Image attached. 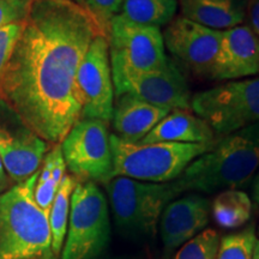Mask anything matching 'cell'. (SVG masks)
<instances>
[{
    "mask_svg": "<svg viewBox=\"0 0 259 259\" xmlns=\"http://www.w3.org/2000/svg\"><path fill=\"white\" fill-rule=\"evenodd\" d=\"M107 32L73 0H31L0 78V96L28 127L60 144L80 119L77 72L94 38Z\"/></svg>",
    "mask_w": 259,
    "mask_h": 259,
    "instance_id": "6da1fadb",
    "label": "cell"
},
{
    "mask_svg": "<svg viewBox=\"0 0 259 259\" xmlns=\"http://www.w3.org/2000/svg\"><path fill=\"white\" fill-rule=\"evenodd\" d=\"M259 169V121L223 137L193 160L177 180L178 193L240 190Z\"/></svg>",
    "mask_w": 259,
    "mask_h": 259,
    "instance_id": "7a4b0ae2",
    "label": "cell"
},
{
    "mask_svg": "<svg viewBox=\"0 0 259 259\" xmlns=\"http://www.w3.org/2000/svg\"><path fill=\"white\" fill-rule=\"evenodd\" d=\"M38 171L0 193V259H34L51 253L50 213L34 198Z\"/></svg>",
    "mask_w": 259,
    "mask_h": 259,
    "instance_id": "3957f363",
    "label": "cell"
},
{
    "mask_svg": "<svg viewBox=\"0 0 259 259\" xmlns=\"http://www.w3.org/2000/svg\"><path fill=\"white\" fill-rule=\"evenodd\" d=\"M213 143L139 144L111 135L113 178L124 177L154 184L171 183L191 162L210 150Z\"/></svg>",
    "mask_w": 259,
    "mask_h": 259,
    "instance_id": "277c9868",
    "label": "cell"
},
{
    "mask_svg": "<svg viewBox=\"0 0 259 259\" xmlns=\"http://www.w3.org/2000/svg\"><path fill=\"white\" fill-rule=\"evenodd\" d=\"M105 185L115 225L131 239L154 236L162 211L179 196L173 181L154 184L115 177Z\"/></svg>",
    "mask_w": 259,
    "mask_h": 259,
    "instance_id": "5b68a950",
    "label": "cell"
},
{
    "mask_svg": "<svg viewBox=\"0 0 259 259\" xmlns=\"http://www.w3.org/2000/svg\"><path fill=\"white\" fill-rule=\"evenodd\" d=\"M111 236L108 202L93 181H78L71 196L67 238L61 259H97Z\"/></svg>",
    "mask_w": 259,
    "mask_h": 259,
    "instance_id": "8992f818",
    "label": "cell"
},
{
    "mask_svg": "<svg viewBox=\"0 0 259 259\" xmlns=\"http://www.w3.org/2000/svg\"><path fill=\"white\" fill-rule=\"evenodd\" d=\"M191 111L223 137L259 121V77L227 82L194 94Z\"/></svg>",
    "mask_w": 259,
    "mask_h": 259,
    "instance_id": "52a82bcc",
    "label": "cell"
},
{
    "mask_svg": "<svg viewBox=\"0 0 259 259\" xmlns=\"http://www.w3.org/2000/svg\"><path fill=\"white\" fill-rule=\"evenodd\" d=\"M107 40L112 78L155 70L167 59L160 28L134 23L120 14L109 22Z\"/></svg>",
    "mask_w": 259,
    "mask_h": 259,
    "instance_id": "ba28073f",
    "label": "cell"
},
{
    "mask_svg": "<svg viewBox=\"0 0 259 259\" xmlns=\"http://www.w3.org/2000/svg\"><path fill=\"white\" fill-rule=\"evenodd\" d=\"M65 164L78 181L108 183L113 156L108 122L79 119L60 144Z\"/></svg>",
    "mask_w": 259,
    "mask_h": 259,
    "instance_id": "9c48e42d",
    "label": "cell"
},
{
    "mask_svg": "<svg viewBox=\"0 0 259 259\" xmlns=\"http://www.w3.org/2000/svg\"><path fill=\"white\" fill-rule=\"evenodd\" d=\"M76 84L82 105L80 119L111 121L115 95L106 35H99L90 44L79 65Z\"/></svg>",
    "mask_w": 259,
    "mask_h": 259,
    "instance_id": "30bf717a",
    "label": "cell"
},
{
    "mask_svg": "<svg viewBox=\"0 0 259 259\" xmlns=\"http://www.w3.org/2000/svg\"><path fill=\"white\" fill-rule=\"evenodd\" d=\"M112 79L115 97L128 93L169 111L191 109L192 94L186 77L179 65L168 56L157 69L147 72L125 73Z\"/></svg>",
    "mask_w": 259,
    "mask_h": 259,
    "instance_id": "8fae6325",
    "label": "cell"
},
{
    "mask_svg": "<svg viewBox=\"0 0 259 259\" xmlns=\"http://www.w3.org/2000/svg\"><path fill=\"white\" fill-rule=\"evenodd\" d=\"M47 150V142L0 96V160L9 177L17 183L27 180L36 173Z\"/></svg>",
    "mask_w": 259,
    "mask_h": 259,
    "instance_id": "7c38bea8",
    "label": "cell"
},
{
    "mask_svg": "<svg viewBox=\"0 0 259 259\" xmlns=\"http://www.w3.org/2000/svg\"><path fill=\"white\" fill-rule=\"evenodd\" d=\"M221 34L179 16L167 25L162 36L164 48L177 64L198 78H210Z\"/></svg>",
    "mask_w": 259,
    "mask_h": 259,
    "instance_id": "4fadbf2b",
    "label": "cell"
},
{
    "mask_svg": "<svg viewBox=\"0 0 259 259\" xmlns=\"http://www.w3.org/2000/svg\"><path fill=\"white\" fill-rule=\"evenodd\" d=\"M259 73V36L248 25L223 30L210 79L236 80Z\"/></svg>",
    "mask_w": 259,
    "mask_h": 259,
    "instance_id": "5bb4252c",
    "label": "cell"
},
{
    "mask_svg": "<svg viewBox=\"0 0 259 259\" xmlns=\"http://www.w3.org/2000/svg\"><path fill=\"white\" fill-rule=\"evenodd\" d=\"M211 204L199 193L171 200L160 218V236L164 251L171 252L204 231L209 223Z\"/></svg>",
    "mask_w": 259,
    "mask_h": 259,
    "instance_id": "9a60e30c",
    "label": "cell"
},
{
    "mask_svg": "<svg viewBox=\"0 0 259 259\" xmlns=\"http://www.w3.org/2000/svg\"><path fill=\"white\" fill-rule=\"evenodd\" d=\"M169 112L132 94H122L115 97L113 108L114 135L128 143H139Z\"/></svg>",
    "mask_w": 259,
    "mask_h": 259,
    "instance_id": "2e32d148",
    "label": "cell"
},
{
    "mask_svg": "<svg viewBox=\"0 0 259 259\" xmlns=\"http://www.w3.org/2000/svg\"><path fill=\"white\" fill-rule=\"evenodd\" d=\"M216 135L206 121L191 109H173L164 116L139 144L192 143L210 144Z\"/></svg>",
    "mask_w": 259,
    "mask_h": 259,
    "instance_id": "e0dca14e",
    "label": "cell"
},
{
    "mask_svg": "<svg viewBox=\"0 0 259 259\" xmlns=\"http://www.w3.org/2000/svg\"><path fill=\"white\" fill-rule=\"evenodd\" d=\"M181 17L213 30L241 25L246 18L247 0H178Z\"/></svg>",
    "mask_w": 259,
    "mask_h": 259,
    "instance_id": "ac0fdd59",
    "label": "cell"
},
{
    "mask_svg": "<svg viewBox=\"0 0 259 259\" xmlns=\"http://www.w3.org/2000/svg\"><path fill=\"white\" fill-rule=\"evenodd\" d=\"M215 222L225 229L240 228L252 215V200L242 190H226L216 194L211 204Z\"/></svg>",
    "mask_w": 259,
    "mask_h": 259,
    "instance_id": "d6986e66",
    "label": "cell"
},
{
    "mask_svg": "<svg viewBox=\"0 0 259 259\" xmlns=\"http://www.w3.org/2000/svg\"><path fill=\"white\" fill-rule=\"evenodd\" d=\"M178 0H124L120 14L134 23L160 28L176 18Z\"/></svg>",
    "mask_w": 259,
    "mask_h": 259,
    "instance_id": "ffe728a7",
    "label": "cell"
},
{
    "mask_svg": "<svg viewBox=\"0 0 259 259\" xmlns=\"http://www.w3.org/2000/svg\"><path fill=\"white\" fill-rule=\"evenodd\" d=\"M78 180L73 176H66L61 180L56 198L50 211V227L52 233V251L59 255L63 250L65 235L67 231L69 212L71 206V196Z\"/></svg>",
    "mask_w": 259,
    "mask_h": 259,
    "instance_id": "44dd1931",
    "label": "cell"
},
{
    "mask_svg": "<svg viewBox=\"0 0 259 259\" xmlns=\"http://www.w3.org/2000/svg\"><path fill=\"white\" fill-rule=\"evenodd\" d=\"M220 240L218 232L205 229L178 248L173 259H218Z\"/></svg>",
    "mask_w": 259,
    "mask_h": 259,
    "instance_id": "7402d4cb",
    "label": "cell"
},
{
    "mask_svg": "<svg viewBox=\"0 0 259 259\" xmlns=\"http://www.w3.org/2000/svg\"><path fill=\"white\" fill-rule=\"evenodd\" d=\"M257 241L253 227L228 234L220 240L218 259H252Z\"/></svg>",
    "mask_w": 259,
    "mask_h": 259,
    "instance_id": "603a6c76",
    "label": "cell"
},
{
    "mask_svg": "<svg viewBox=\"0 0 259 259\" xmlns=\"http://www.w3.org/2000/svg\"><path fill=\"white\" fill-rule=\"evenodd\" d=\"M124 0H83V4L95 16L106 32L111 19L120 12Z\"/></svg>",
    "mask_w": 259,
    "mask_h": 259,
    "instance_id": "cb8c5ba5",
    "label": "cell"
},
{
    "mask_svg": "<svg viewBox=\"0 0 259 259\" xmlns=\"http://www.w3.org/2000/svg\"><path fill=\"white\" fill-rule=\"evenodd\" d=\"M31 0H0V28L23 22Z\"/></svg>",
    "mask_w": 259,
    "mask_h": 259,
    "instance_id": "d4e9b609",
    "label": "cell"
},
{
    "mask_svg": "<svg viewBox=\"0 0 259 259\" xmlns=\"http://www.w3.org/2000/svg\"><path fill=\"white\" fill-rule=\"evenodd\" d=\"M23 28V22L12 23L0 28V78L11 56L16 41Z\"/></svg>",
    "mask_w": 259,
    "mask_h": 259,
    "instance_id": "484cf974",
    "label": "cell"
},
{
    "mask_svg": "<svg viewBox=\"0 0 259 259\" xmlns=\"http://www.w3.org/2000/svg\"><path fill=\"white\" fill-rule=\"evenodd\" d=\"M59 184H57L53 179H48L45 183H36L35 186V192H34V198L35 202L40 208L50 213L52 204L56 198V194L59 189Z\"/></svg>",
    "mask_w": 259,
    "mask_h": 259,
    "instance_id": "4316f807",
    "label": "cell"
},
{
    "mask_svg": "<svg viewBox=\"0 0 259 259\" xmlns=\"http://www.w3.org/2000/svg\"><path fill=\"white\" fill-rule=\"evenodd\" d=\"M246 16L250 21V27L252 31L259 36V0H247V9Z\"/></svg>",
    "mask_w": 259,
    "mask_h": 259,
    "instance_id": "83f0119b",
    "label": "cell"
},
{
    "mask_svg": "<svg viewBox=\"0 0 259 259\" xmlns=\"http://www.w3.org/2000/svg\"><path fill=\"white\" fill-rule=\"evenodd\" d=\"M10 179L9 176L6 174L5 168L3 166V162L0 160V193H3L4 191L10 189Z\"/></svg>",
    "mask_w": 259,
    "mask_h": 259,
    "instance_id": "f1b7e54d",
    "label": "cell"
},
{
    "mask_svg": "<svg viewBox=\"0 0 259 259\" xmlns=\"http://www.w3.org/2000/svg\"><path fill=\"white\" fill-rule=\"evenodd\" d=\"M252 198L259 205V169L253 178V185H252Z\"/></svg>",
    "mask_w": 259,
    "mask_h": 259,
    "instance_id": "f546056e",
    "label": "cell"
},
{
    "mask_svg": "<svg viewBox=\"0 0 259 259\" xmlns=\"http://www.w3.org/2000/svg\"><path fill=\"white\" fill-rule=\"evenodd\" d=\"M252 259H259V240L257 239L255 241L254 248H253V254H252Z\"/></svg>",
    "mask_w": 259,
    "mask_h": 259,
    "instance_id": "4dcf8cb0",
    "label": "cell"
},
{
    "mask_svg": "<svg viewBox=\"0 0 259 259\" xmlns=\"http://www.w3.org/2000/svg\"><path fill=\"white\" fill-rule=\"evenodd\" d=\"M34 259H58V255L54 254L53 252H51V253H48L46 255H42V257H37V258H34Z\"/></svg>",
    "mask_w": 259,
    "mask_h": 259,
    "instance_id": "1f68e13d",
    "label": "cell"
},
{
    "mask_svg": "<svg viewBox=\"0 0 259 259\" xmlns=\"http://www.w3.org/2000/svg\"><path fill=\"white\" fill-rule=\"evenodd\" d=\"M73 2H76V3H79V4L84 5V4H83V0H73ZM84 6H85V5H84Z\"/></svg>",
    "mask_w": 259,
    "mask_h": 259,
    "instance_id": "d6a6232c",
    "label": "cell"
},
{
    "mask_svg": "<svg viewBox=\"0 0 259 259\" xmlns=\"http://www.w3.org/2000/svg\"><path fill=\"white\" fill-rule=\"evenodd\" d=\"M216 2H226V0H216Z\"/></svg>",
    "mask_w": 259,
    "mask_h": 259,
    "instance_id": "836d02e7",
    "label": "cell"
},
{
    "mask_svg": "<svg viewBox=\"0 0 259 259\" xmlns=\"http://www.w3.org/2000/svg\"><path fill=\"white\" fill-rule=\"evenodd\" d=\"M258 233H259V228H258Z\"/></svg>",
    "mask_w": 259,
    "mask_h": 259,
    "instance_id": "e575fe53",
    "label": "cell"
}]
</instances>
